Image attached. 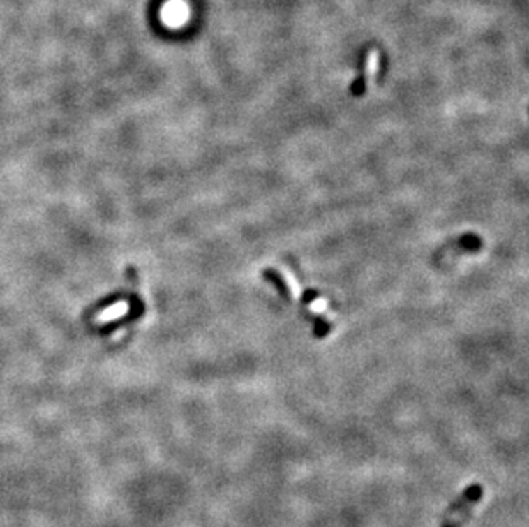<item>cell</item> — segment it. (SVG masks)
I'll list each match as a JSON object with an SVG mask.
<instances>
[{"mask_svg":"<svg viewBox=\"0 0 529 527\" xmlns=\"http://www.w3.org/2000/svg\"><path fill=\"white\" fill-rule=\"evenodd\" d=\"M483 496V487L482 484H471L470 488L464 490L463 495L449 507L447 517H445L444 526L442 527H463L470 521L471 514H473V509L476 507V503L482 500Z\"/></svg>","mask_w":529,"mask_h":527,"instance_id":"6da1fadb","label":"cell"},{"mask_svg":"<svg viewBox=\"0 0 529 527\" xmlns=\"http://www.w3.org/2000/svg\"><path fill=\"white\" fill-rule=\"evenodd\" d=\"M144 312H146L144 302H142L139 295L132 293L131 297H128V312L126 313V316L115 318V320H112V322H107L105 325L98 327V334L100 336L113 334V332H117L119 329L126 327V325H131L132 322L139 320V318L144 316Z\"/></svg>","mask_w":529,"mask_h":527,"instance_id":"7a4b0ae2","label":"cell"},{"mask_svg":"<svg viewBox=\"0 0 529 527\" xmlns=\"http://www.w3.org/2000/svg\"><path fill=\"white\" fill-rule=\"evenodd\" d=\"M380 67V53L375 48H370L368 53L365 57V64H364V72H362L360 77L351 84V93L355 96H362L366 89V77L368 75H375L379 72Z\"/></svg>","mask_w":529,"mask_h":527,"instance_id":"3957f363","label":"cell"},{"mask_svg":"<svg viewBox=\"0 0 529 527\" xmlns=\"http://www.w3.org/2000/svg\"><path fill=\"white\" fill-rule=\"evenodd\" d=\"M126 298H127L126 291H115V293L108 295V297L101 298L100 302L94 303L91 309H89L88 312H86V317L94 316V313H100V312H103V310H107V309H112L113 305H117V303L122 302V299H126Z\"/></svg>","mask_w":529,"mask_h":527,"instance_id":"277c9868","label":"cell"},{"mask_svg":"<svg viewBox=\"0 0 529 527\" xmlns=\"http://www.w3.org/2000/svg\"><path fill=\"white\" fill-rule=\"evenodd\" d=\"M264 276H266L267 281H271L276 286V290H278V293L281 295L285 299H290V288L288 284L285 283V279L279 276V272H276L274 269H266L264 271Z\"/></svg>","mask_w":529,"mask_h":527,"instance_id":"5b68a950","label":"cell"},{"mask_svg":"<svg viewBox=\"0 0 529 527\" xmlns=\"http://www.w3.org/2000/svg\"><path fill=\"white\" fill-rule=\"evenodd\" d=\"M329 331H331V325H329V322L326 320V318H322L320 316H317L315 318H313V332H315V337L322 339V337H326L329 334Z\"/></svg>","mask_w":529,"mask_h":527,"instance_id":"8992f818","label":"cell"},{"mask_svg":"<svg viewBox=\"0 0 529 527\" xmlns=\"http://www.w3.org/2000/svg\"><path fill=\"white\" fill-rule=\"evenodd\" d=\"M459 246H464V248L468 250H478L479 246H482V240H479L476 235H464V237L461 238Z\"/></svg>","mask_w":529,"mask_h":527,"instance_id":"52a82bcc","label":"cell"},{"mask_svg":"<svg viewBox=\"0 0 529 527\" xmlns=\"http://www.w3.org/2000/svg\"><path fill=\"white\" fill-rule=\"evenodd\" d=\"M319 297L320 295L317 290H305L304 295H301V303H304V305H311L313 299H317Z\"/></svg>","mask_w":529,"mask_h":527,"instance_id":"ba28073f","label":"cell"}]
</instances>
